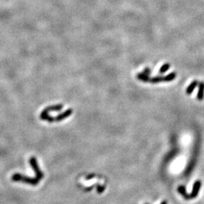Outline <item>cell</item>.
I'll list each match as a JSON object with an SVG mask.
<instances>
[{
	"instance_id": "cell-1",
	"label": "cell",
	"mask_w": 204,
	"mask_h": 204,
	"mask_svg": "<svg viewBox=\"0 0 204 204\" xmlns=\"http://www.w3.org/2000/svg\"><path fill=\"white\" fill-rule=\"evenodd\" d=\"M12 180L21 181L22 182L30 184H32V185H36V184H37L39 182V181L36 178H29V177H26V176H21V175H20V174H14V176H12Z\"/></svg>"
},
{
	"instance_id": "cell-2",
	"label": "cell",
	"mask_w": 204,
	"mask_h": 204,
	"mask_svg": "<svg viewBox=\"0 0 204 204\" xmlns=\"http://www.w3.org/2000/svg\"><path fill=\"white\" fill-rule=\"evenodd\" d=\"M30 163L31 166L33 167V170H34L35 174H36V178L39 181H40L41 179L43 178V173L41 172L40 169H39V166H38L37 162H36V158H35V157H31L30 160Z\"/></svg>"
},
{
	"instance_id": "cell-3",
	"label": "cell",
	"mask_w": 204,
	"mask_h": 204,
	"mask_svg": "<svg viewBox=\"0 0 204 204\" xmlns=\"http://www.w3.org/2000/svg\"><path fill=\"white\" fill-rule=\"evenodd\" d=\"M201 187V182L200 180H197L195 182L194 184L193 187V190H192V192L190 194L188 195V200H190V199H194V198L196 197L198 195V193L200 191V189Z\"/></svg>"
},
{
	"instance_id": "cell-4",
	"label": "cell",
	"mask_w": 204,
	"mask_h": 204,
	"mask_svg": "<svg viewBox=\"0 0 204 204\" xmlns=\"http://www.w3.org/2000/svg\"><path fill=\"white\" fill-rule=\"evenodd\" d=\"M72 112H73L72 109H70V108L68 109V110H67L64 113H61V114L58 115V116L55 118V121H57V122H60V121L63 120L64 119H65V118L70 116V115L72 114Z\"/></svg>"
},
{
	"instance_id": "cell-5",
	"label": "cell",
	"mask_w": 204,
	"mask_h": 204,
	"mask_svg": "<svg viewBox=\"0 0 204 204\" xmlns=\"http://www.w3.org/2000/svg\"><path fill=\"white\" fill-rule=\"evenodd\" d=\"M204 97V82L199 83V91L197 93V99L199 100H202Z\"/></svg>"
},
{
	"instance_id": "cell-6",
	"label": "cell",
	"mask_w": 204,
	"mask_h": 204,
	"mask_svg": "<svg viewBox=\"0 0 204 204\" xmlns=\"http://www.w3.org/2000/svg\"><path fill=\"white\" fill-rule=\"evenodd\" d=\"M40 117L42 119H44V120H47L49 121V122H54V121H55V118L52 117V116H49V112L46 111V110H43V113H41L40 115Z\"/></svg>"
},
{
	"instance_id": "cell-7",
	"label": "cell",
	"mask_w": 204,
	"mask_h": 204,
	"mask_svg": "<svg viewBox=\"0 0 204 204\" xmlns=\"http://www.w3.org/2000/svg\"><path fill=\"white\" fill-rule=\"evenodd\" d=\"M199 84V82H198V81H194L193 82H191L190 83V85H189V86L187 88V91H186V92H187L188 94H190L192 92H193V91L194 90V88H196V86Z\"/></svg>"
},
{
	"instance_id": "cell-8",
	"label": "cell",
	"mask_w": 204,
	"mask_h": 204,
	"mask_svg": "<svg viewBox=\"0 0 204 204\" xmlns=\"http://www.w3.org/2000/svg\"><path fill=\"white\" fill-rule=\"evenodd\" d=\"M137 78H138L139 80H141V81H143V82H150V80H151L149 76L146 75V74H144L143 72L138 74V75H137Z\"/></svg>"
},
{
	"instance_id": "cell-9",
	"label": "cell",
	"mask_w": 204,
	"mask_h": 204,
	"mask_svg": "<svg viewBox=\"0 0 204 204\" xmlns=\"http://www.w3.org/2000/svg\"><path fill=\"white\" fill-rule=\"evenodd\" d=\"M63 106L61 104H58V105H55V106H51V107H47L46 109H45V110L47 112L49 111H60V110L62 109Z\"/></svg>"
},
{
	"instance_id": "cell-10",
	"label": "cell",
	"mask_w": 204,
	"mask_h": 204,
	"mask_svg": "<svg viewBox=\"0 0 204 204\" xmlns=\"http://www.w3.org/2000/svg\"><path fill=\"white\" fill-rule=\"evenodd\" d=\"M178 191L179 193H180L181 194H182V196H184V197L185 198L186 200L188 199V195L189 194H187V192H186L185 188L184 187V186H182V185L179 186L178 188Z\"/></svg>"
},
{
	"instance_id": "cell-11",
	"label": "cell",
	"mask_w": 204,
	"mask_h": 204,
	"mask_svg": "<svg viewBox=\"0 0 204 204\" xmlns=\"http://www.w3.org/2000/svg\"><path fill=\"white\" fill-rule=\"evenodd\" d=\"M176 77V74L175 72H172V73H170V74H168V75L164 77V81L166 82H170L172 81V80H175V78Z\"/></svg>"
},
{
	"instance_id": "cell-12",
	"label": "cell",
	"mask_w": 204,
	"mask_h": 204,
	"mask_svg": "<svg viewBox=\"0 0 204 204\" xmlns=\"http://www.w3.org/2000/svg\"><path fill=\"white\" fill-rule=\"evenodd\" d=\"M170 64H164L160 68V69L159 70V72H160V74H164V73H166L169 69H170Z\"/></svg>"
},
{
	"instance_id": "cell-13",
	"label": "cell",
	"mask_w": 204,
	"mask_h": 204,
	"mask_svg": "<svg viewBox=\"0 0 204 204\" xmlns=\"http://www.w3.org/2000/svg\"><path fill=\"white\" fill-rule=\"evenodd\" d=\"M162 81H164V77L163 76L154 77V78H151L150 80V82H152V83H157V82H160Z\"/></svg>"
},
{
	"instance_id": "cell-14",
	"label": "cell",
	"mask_w": 204,
	"mask_h": 204,
	"mask_svg": "<svg viewBox=\"0 0 204 204\" xmlns=\"http://www.w3.org/2000/svg\"><path fill=\"white\" fill-rule=\"evenodd\" d=\"M151 69H150V68H145V69L144 70V71H143V73H144V74H145L146 75H148V76H150V74H151Z\"/></svg>"
},
{
	"instance_id": "cell-15",
	"label": "cell",
	"mask_w": 204,
	"mask_h": 204,
	"mask_svg": "<svg viewBox=\"0 0 204 204\" xmlns=\"http://www.w3.org/2000/svg\"><path fill=\"white\" fill-rule=\"evenodd\" d=\"M104 186H98L97 190L98 193H101L102 191H104Z\"/></svg>"
},
{
	"instance_id": "cell-16",
	"label": "cell",
	"mask_w": 204,
	"mask_h": 204,
	"mask_svg": "<svg viewBox=\"0 0 204 204\" xmlns=\"http://www.w3.org/2000/svg\"><path fill=\"white\" fill-rule=\"evenodd\" d=\"M94 175H90L89 176H87V177H86V179H87V180H88V179H90V178H94Z\"/></svg>"
},
{
	"instance_id": "cell-17",
	"label": "cell",
	"mask_w": 204,
	"mask_h": 204,
	"mask_svg": "<svg viewBox=\"0 0 204 204\" xmlns=\"http://www.w3.org/2000/svg\"><path fill=\"white\" fill-rule=\"evenodd\" d=\"M167 203H168V202H167V201L164 200V201H163V202H162L160 204H167Z\"/></svg>"
},
{
	"instance_id": "cell-18",
	"label": "cell",
	"mask_w": 204,
	"mask_h": 204,
	"mask_svg": "<svg viewBox=\"0 0 204 204\" xmlns=\"http://www.w3.org/2000/svg\"><path fill=\"white\" fill-rule=\"evenodd\" d=\"M145 204H148V203H145Z\"/></svg>"
}]
</instances>
